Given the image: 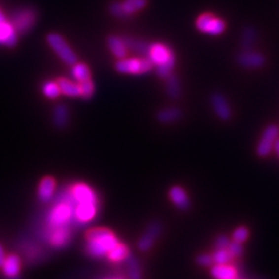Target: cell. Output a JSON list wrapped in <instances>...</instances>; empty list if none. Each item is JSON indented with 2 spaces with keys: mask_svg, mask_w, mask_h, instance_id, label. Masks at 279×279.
<instances>
[{
  "mask_svg": "<svg viewBox=\"0 0 279 279\" xmlns=\"http://www.w3.org/2000/svg\"><path fill=\"white\" fill-rule=\"evenodd\" d=\"M228 251L229 253L231 254L232 256V259H234V257H238L242 254L243 252V249H242V246H241V243H238V242H236V241H233V242H230L229 246H228Z\"/></svg>",
  "mask_w": 279,
  "mask_h": 279,
  "instance_id": "836d02e7",
  "label": "cell"
},
{
  "mask_svg": "<svg viewBox=\"0 0 279 279\" xmlns=\"http://www.w3.org/2000/svg\"><path fill=\"white\" fill-rule=\"evenodd\" d=\"M237 62L240 67L246 69H259L263 67L266 59L261 53L244 51L237 56Z\"/></svg>",
  "mask_w": 279,
  "mask_h": 279,
  "instance_id": "9a60e30c",
  "label": "cell"
},
{
  "mask_svg": "<svg viewBox=\"0 0 279 279\" xmlns=\"http://www.w3.org/2000/svg\"><path fill=\"white\" fill-rule=\"evenodd\" d=\"M147 5V0H124L123 2H115L111 5L110 12L117 18L132 16Z\"/></svg>",
  "mask_w": 279,
  "mask_h": 279,
  "instance_id": "52a82bcc",
  "label": "cell"
},
{
  "mask_svg": "<svg viewBox=\"0 0 279 279\" xmlns=\"http://www.w3.org/2000/svg\"><path fill=\"white\" fill-rule=\"evenodd\" d=\"M47 41L50 48L55 52V54L68 66H73L74 63L78 62V57L76 53L70 47L60 35L58 34H49L47 36Z\"/></svg>",
  "mask_w": 279,
  "mask_h": 279,
  "instance_id": "5b68a950",
  "label": "cell"
},
{
  "mask_svg": "<svg viewBox=\"0 0 279 279\" xmlns=\"http://www.w3.org/2000/svg\"><path fill=\"white\" fill-rule=\"evenodd\" d=\"M42 93L46 98L50 100H55L59 98L61 91L59 88V85L55 81H47L42 84Z\"/></svg>",
  "mask_w": 279,
  "mask_h": 279,
  "instance_id": "f1b7e54d",
  "label": "cell"
},
{
  "mask_svg": "<svg viewBox=\"0 0 279 279\" xmlns=\"http://www.w3.org/2000/svg\"><path fill=\"white\" fill-rule=\"evenodd\" d=\"M74 205H76V203L71 197L70 188L66 191H62L48 213L47 229L70 227L71 224H74Z\"/></svg>",
  "mask_w": 279,
  "mask_h": 279,
  "instance_id": "6da1fadb",
  "label": "cell"
},
{
  "mask_svg": "<svg viewBox=\"0 0 279 279\" xmlns=\"http://www.w3.org/2000/svg\"><path fill=\"white\" fill-rule=\"evenodd\" d=\"M253 38H254L253 31L251 29L246 30L245 34H244V38H243V49L245 51H247V50L250 49V47L252 46Z\"/></svg>",
  "mask_w": 279,
  "mask_h": 279,
  "instance_id": "e575fe53",
  "label": "cell"
},
{
  "mask_svg": "<svg viewBox=\"0 0 279 279\" xmlns=\"http://www.w3.org/2000/svg\"><path fill=\"white\" fill-rule=\"evenodd\" d=\"M99 211L98 203H76L73 208L74 224H85L94 219Z\"/></svg>",
  "mask_w": 279,
  "mask_h": 279,
  "instance_id": "ba28073f",
  "label": "cell"
},
{
  "mask_svg": "<svg viewBox=\"0 0 279 279\" xmlns=\"http://www.w3.org/2000/svg\"><path fill=\"white\" fill-rule=\"evenodd\" d=\"M248 236H249V231L245 227H240L235 230L233 234V239L234 241L238 242V243H243L244 241L247 240Z\"/></svg>",
  "mask_w": 279,
  "mask_h": 279,
  "instance_id": "d6a6232c",
  "label": "cell"
},
{
  "mask_svg": "<svg viewBox=\"0 0 279 279\" xmlns=\"http://www.w3.org/2000/svg\"><path fill=\"white\" fill-rule=\"evenodd\" d=\"M273 149L275 150L276 154L279 156V140H276V142H275V144H274V148H273Z\"/></svg>",
  "mask_w": 279,
  "mask_h": 279,
  "instance_id": "f35d334b",
  "label": "cell"
},
{
  "mask_svg": "<svg viewBox=\"0 0 279 279\" xmlns=\"http://www.w3.org/2000/svg\"><path fill=\"white\" fill-rule=\"evenodd\" d=\"M3 272L4 274L9 278H17L19 272H20V259L15 255L10 254L5 257V260L2 265Z\"/></svg>",
  "mask_w": 279,
  "mask_h": 279,
  "instance_id": "cb8c5ba5",
  "label": "cell"
},
{
  "mask_svg": "<svg viewBox=\"0 0 279 279\" xmlns=\"http://www.w3.org/2000/svg\"><path fill=\"white\" fill-rule=\"evenodd\" d=\"M212 257L213 263H215L216 265L228 264L232 260V256L229 253L228 249H217V251L212 254Z\"/></svg>",
  "mask_w": 279,
  "mask_h": 279,
  "instance_id": "1f68e13d",
  "label": "cell"
},
{
  "mask_svg": "<svg viewBox=\"0 0 279 279\" xmlns=\"http://www.w3.org/2000/svg\"><path fill=\"white\" fill-rule=\"evenodd\" d=\"M108 46L112 54L117 59H123L126 57L128 49L125 45L123 38H120L118 36H110L108 39Z\"/></svg>",
  "mask_w": 279,
  "mask_h": 279,
  "instance_id": "44dd1931",
  "label": "cell"
},
{
  "mask_svg": "<svg viewBox=\"0 0 279 279\" xmlns=\"http://www.w3.org/2000/svg\"><path fill=\"white\" fill-rule=\"evenodd\" d=\"M211 273L216 279H236L238 277L237 269L229 264L215 265L212 268Z\"/></svg>",
  "mask_w": 279,
  "mask_h": 279,
  "instance_id": "ffe728a7",
  "label": "cell"
},
{
  "mask_svg": "<svg viewBox=\"0 0 279 279\" xmlns=\"http://www.w3.org/2000/svg\"><path fill=\"white\" fill-rule=\"evenodd\" d=\"M104 279H123V278L117 277V276H113V277H106V278H104Z\"/></svg>",
  "mask_w": 279,
  "mask_h": 279,
  "instance_id": "60d3db41",
  "label": "cell"
},
{
  "mask_svg": "<svg viewBox=\"0 0 279 279\" xmlns=\"http://www.w3.org/2000/svg\"><path fill=\"white\" fill-rule=\"evenodd\" d=\"M18 41L17 31L7 21H4L0 24V45H4L6 47H14Z\"/></svg>",
  "mask_w": 279,
  "mask_h": 279,
  "instance_id": "2e32d148",
  "label": "cell"
},
{
  "mask_svg": "<svg viewBox=\"0 0 279 279\" xmlns=\"http://www.w3.org/2000/svg\"><path fill=\"white\" fill-rule=\"evenodd\" d=\"M166 90L167 94L171 99L177 100L181 95V83L177 76L172 73L166 79Z\"/></svg>",
  "mask_w": 279,
  "mask_h": 279,
  "instance_id": "484cf974",
  "label": "cell"
},
{
  "mask_svg": "<svg viewBox=\"0 0 279 279\" xmlns=\"http://www.w3.org/2000/svg\"><path fill=\"white\" fill-rule=\"evenodd\" d=\"M147 56L156 67V72L160 78L167 79L171 76L176 66V55L171 48L160 42H155L150 45Z\"/></svg>",
  "mask_w": 279,
  "mask_h": 279,
  "instance_id": "3957f363",
  "label": "cell"
},
{
  "mask_svg": "<svg viewBox=\"0 0 279 279\" xmlns=\"http://www.w3.org/2000/svg\"><path fill=\"white\" fill-rule=\"evenodd\" d=\"M70 121V110L66 105L59 104L53 110V123L58 128L67 127Z\"/></svg>",
  "mask_w": 279,
  "mask_h": 279,
  "instance_id": "d6986e66",
  "label": "cell"
},
{
  "mask_svg": "<svg viewBox=\"0 0 279 279\" xmlns=\"http://www.w3.org/2000/svg\"><path fill=\"white\" fill-rule=\"evenodd\" d=\"M182 116H183V113H182V111L179 108L172 106V108H167L159 111L157 114V120L160 123L169 124L179 121Z\"/></svg>",
  "mask_w": 279,
  "mask_h": 279,
  "instance_id": "7402d4cb",
  "label": "cell"
},
{
  "mask_svg": "<svg viewBox=\"0 0 279 279\" xmlns=\"http://www.w3.org/2000/svg\"><path fill=\"white\" fill-rule=\"evenodd\" d=\"M123 40H124L125 45H126V47H127L128 50L135 51V52L139 53V54L147 55L149 47H150V45H148L147 42H144V41H142V40L134 39V38H130V37L123 38Z\"/></svg>",
  "mask_w": 279,
  "mask_h": 279,
  "instance_id": "83f0119b",
  "label": "cell"
},
{
  "mask_svg": "<svg viewBox=\"0 0 279 279\" xmlns=\"http://www.w3.org/2000/svg\"><path fill=\"white\" fill-rule=\"evenodd\" d=\"M35 21H36L35 10L31 8H23L17 10L15 13L12 21V25L14 26L17 32L24 34V32L28 31L35 25Z\"/></svg>",
  "mask_w": 279,
  "mask_h": 279,
  "instance_id": "9c48e42d",
  "label": "cell"
},
{
  "mask_svg": "<svg viewBox=\"0 0 279 279\" xmlns=\"http://www.w3.org/2000/svg\"><path fill=\"white\" fill-rule=\"evenodd\" d=\"M160 233H162V225L159 222L154 221L148 225V228L144 232L141 239L139 240L138 246L140 250L147 251L152 247L156 239L159 237Z\"/></svg>",
  "mask_w": 279,
  "mask_h": 279,
  "instance_id": "4fadbf2b",
  "label": "cell"
},
{
  "mask_svg": "<svg viewBox=\"0 0 279 279\" xmlns=\"http://www.w3.org/2000/svg\"><path fill=\"white\" fill-rule=\"evenodd\" d=\"M61 94L69 96V98H80L79 83L72 82L66 78H60L57 81Z\"/></svg>",
  "mask_w": 279,
  "mask_h": 279,
  "instance_id": "603a6c76",
  "label": "cell"
},
{
  "mask_svg": "<svg viewBox=\"0 0 279 279\" xmlns=\"http://www.w3.org/2000/svg\"><path fill=\"white\" fill-rule=\"evenodd\" d=\"M71 67L72 68L70 70V76L76 82L81 83L91 79L90 70L85 63L76 62Z\"/></svg>",
  "mask_w": 279,
  "mask_h": 279,
  "instance_id": "d4e9b609",
  "label": "cell"
},
{
  "mask_svg": "<svg viewBox=\"0 0 279 279\" xmlns=\"http://www.w3.org/2000/svg\"><path fill=\"white\" fill-rule=\"evenodd\" d=\"M47 239L52 247L60 249L66 247L70 241V227H60L55 229H47Z\"/></svg>",
  "mask_w": 279,
  "mask_h": 279,
  "instance_id": "8fae6325",
  "label": "cell"
},
{
  "mask_svg": "<svg viewBox=\"0 0 279 279\" xmlns=\"http://www.w3.org/2000/svg\"><path fill=\"white\" fill-rule=\"evenodd\" d=\"M130 255H131L130 250H128V248L124 244L120 242L118 243L108 254H106L109 261L113 263H120V262L126 261L127 257Z\"/></svg>",
  "mask_w": 279,
  "mask_h": 279,
  "instance_id": "4316f807",
  "label": "cell"
},
{
  "mask_svg": "<svg viewBox=\"0 0 279 279\" xmlns=\"http://www.w3.org/2000/svg\"><path fill=\"white\" fill-rule=\"evenodd\" d=\"M236 279H242V278H241V277H239V276H238V277H237V278H236Z\"/></svg>",
  "mask_w": 279,
  "mask_h": 279,
  "instance_id": "b9f144b4",
  "label": "cell"
},
{
  "mask_svg": "<svg viewBox=\"0 0 279 279\" xmlns=\"http://www.w3.org/2000/svg\"><path fill=\"white\" fill-rule=\"evenodd\" d=\"M197 28L203 34L210 35H219L225 30L224 21L212 14H203L201 15L196 22Z\"/></svg>",
  "mask_w": 279,
  "mask_h": 279,
  "instance_id": "8992f818",
  "label": "cell"
},
{
  "mask_svg": "<svg viewBox=\"0 0 279 279\" xmlns=\"http://www.w3.org/2000/svg\"><path fill=\"white\" fill-rule=\"evenodd\" d=\"M79 88H80V98L84 100H89L94 93V84L91 81V79L79 83Z\"/></svg>",
  "mask_w": 279,
  "mask_h": 279,
  "instance_id": "4dcf8cb0",
  "label": "cell"
},
{
  "mask_svg": "<svg viewBox=\"0 0 279 279\" xmlns=\"http://www.w3.org/2000/svg\"><path fill=\"white\" fill-rule=\"evenodd\" d=\"M56 182L52 177H45L38 186V198L42 203L50 202L54 197Z\"/></svg>",
  "mask_w": 279,
  "mask_h": 279,
  "instance_id": "e0dca14e",
  "label": "cell"
},
{
  "mask_svg": "<svg viewBox=\"0 0 279 279\" xmlns=\"http://www.w3.org/2000/svg\"><path fill=\"white\" fill-rule=\"evenodd\" d=\"M169 197L173 204L181 210H186L190 206V201L186 191L180 186H173L169 190Z\"/></svg>",
  "mask_w": 279,
  "mask_h": 279,
  "instance_id": "ac0fdd59",
  "label": "cell"
},
{
  "mask_svg": "<svg viewBox=\"0 0 279 279\" xmlns=\"http://www.w3.org/2000/svg\"><path fill=\"white\" fill-rule=\"evenodd\" d=\"M119 243L113 232L108 229L96 228L86 235V252L92 257H102L108 254Z\"/></svg>",
  "mask_w": 279,
  "mask_h": 279,
  "instance_id": "7a4b0ae2",
  "label": "cell"
},
{
  "mask_svg": "<svg viewBox=\"0 0 279 279\" xmlns=\"http://www.w3.org/2000/svg\"><path fill=\"white\" fill-rule=\"evenodd\" d=\"M230 244V240L225 236H219L216 240V248L217 249H227Z\"/></svg>",
  "mask_w": 279,
  "mask_h": 279,
  "instance_id": "8d00e7d4",
  "label": "cell"
},
{
  "mask_svg": "<svg viewBox=\"0 0 279 279\" xmlns=\"http://www.w3.org/2000/svg\"><path fill=\"white\" fill-rule=\"evenodd\" d=\"M197 262L199 265L204 267H209L213 264V257L210 254H201L198 256Z\"/></svg>",
  "mask_w": 279,
  "mask_h": 279,
  "instance_id": "d590c367",
  "label": "cell"
},
{
  "mask_svg": "<svg viewBox=\"0 0 279 279\" xmlns=\"http://www.w3.org/2000/svg\"><path fill=\"white\" fill-rule=\"evenodd\" d=\"M279 134V130L277 125L271 124L267 126L266 130L263 133V136L261 138V141L257 145L256 148V153L261 157H266L269 155L274 148V144L277 140Z\"/></svg>",
  "mask_w": 279,
  "mask_h": 279,
  "instance_id": "30bf717a",
  "label": "cell"
},
{
  "mask_svg": "<svg viewBox=\"0 0 279 279\" xmlns=\"http://www.w3.org/2000/svg\"><path fill=\"white\" fill-rule=\"evenodd\" d=\"M211 105L214 112H215L216 116L220 120L228 121L231 119L232 110L225 96H223L219 92L213 93L211 96Z\"/></svg>",
  "mask_w": 279,
  "mask_h": 279,
  "instance_id": "5bb4252c",
  "label": "cell"
},
{
  "mask_svg": "<svg viewBox=\"0 0 279 279\" xmlns=\"http://www.w3.org/2000/svg\"><path fill=\"white\" fill-rule=\"evenodd\" d=\"M74 203H98L99 197L95 191L86 183H76L70 187Z\"/></svg>",
  "mask_w": 279,
  "mask_h": 279,
  "instance_id": "7c38bea8",
  "label": "cell"
},
{
  "mask_svg": "<svg viewBox=\"0 0 279 279\" xmlns=\"http://www.w3.org/2000/svg\"><path fill=\"white\" fill-rule=\"evenodd\" d=\"M4 260H5V254H4L2 246L0 245V267H2Z\"/></svg>",
  "mask_w": 279,
  "mask_h": 279,
  "instance_id": "74e56055",
  "label": "cell"
},
{
  "mask_svg": "<svg viewBox=\"0 0 279 279\" xmlns=\"http://www.w3.org/2000/svg\"><path fill=\"white\" fill-rule=\"evenodd\" d=\"M152 62L149 58H123L118 59L115 64V69L118 72L123 74H135L142 76L150 72L153 69Z\"/></svg>",
  "mask_w": 279,
  "mask_h": 279,
  "instance_id": "277c9868",
  "label": "cell"
},
{
  "mask_svg": "<svg viewBox=\"0 0 279 279\" xmlns=\"http://www.w3.org/2000/svg\"><path fill=\"white\" fill-rule=\"evenodd\" d=\"M4 21H6V20H5V18H4V16H3L1 10H0V24H1L2 22H4Z\"/></svg>",
  "mask_w": 279,
  "mask_h": 279,
  "instance_id": "ab89813d",
  "label": "cell"
},
{
  "mask_svg": "<svg viewBox=\"0 0 279 279\" xmlns=\"http://www.w3.org/2000/svg\"><path fill=\"white\" fill-rule=\"evenodd\" d=\"M127 267H128V275H130L131 279H141L142 274H141V268H140L139 263L135 257L131 254L127 257Z\"/></svg>",
  "mask_w": 279,
  "mask_h": 279,
  "instance_id": "f546056e",
  "label": "cell"
}]
</instances>
